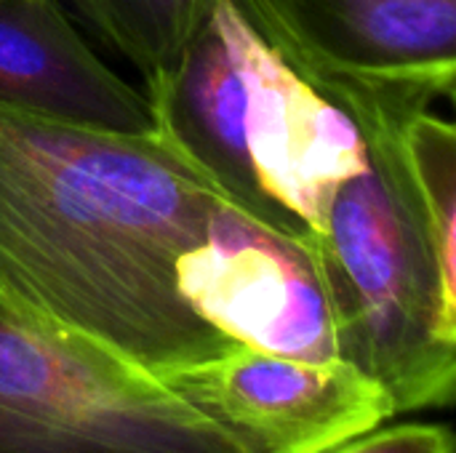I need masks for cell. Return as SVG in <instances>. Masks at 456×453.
<instances>
[{
	"label": "cell",
	"mask_w": 456,
	"mask_h": 453,
	"mask_svg": "<svg viewBox=\"0 0 456 453\" xmlns=\"http://www.w3.org/2000/svg\"><path fill=\"white\" fill-rule=\"evenodd\" d=\"M219 190L155 128L115 133L0 109V296L160 374L227 350L176 262Z\"/></svg>",
	"instance_id": "obj_1"
},
{
	"label": "cell",
	"mask_w": 456,
	"mask_h": 453,
	"mask_svg": "<svg viewBox=\"0 0 456 453\" xmlns=\"http://www.w3.org/2000/svg\"><path fill=\"white\" fill-rule=\"evenodd\" d=\"M144 99L152 128L227 203L299 240L323 235L334 192L369 163L353 117L294 72L235 0H216Z\"/></svg>",
	"instance_id": "obj_2"
},
{
	"label": "cell",
	"mask_w": 456,
	"mask_h": 453,
	"mask_svg": "<svg viewBox=\"0 0 456 453\" xmlns=\"http://www.w3.org/2000/svg\"><path fill=\"white\" fill-rule=\"evenodd\" d=\"M433 104L398 88L342 101L369 163L339 184L315 238L339 355L374 376L398 414L452 406L456 390V270L436 251L403 147L406 120Z\"/></svg>",
	"instance_id": "obj_3"
},
{
	"label": "cell",
	"mask_w": 456,
	"mask_h": 453,
	"mask_svg": "<svg viewBox=\"0 0 456 453\" xmlns=\"http://www.w3.org/2000/svg\"><path fill=\"white\" fill-rule=\"evenodd\" d=\"M0 453H254L152 371L0 296Z\"/></svg>",
	"instance_id": "obj_4"
},
{
	"label": "cell",
	"mask_w": 456,
	"mask_h": 453,
	"mask_svg": "<svg viewBox=\"0 0 456 453\" xmlns=\"http://www.w3.org/2000/svg\"><path fill=\"white\" fill-rule=\"evenodd\" d=\"M176 291L235 344L305 360L342 358L315 238L283 235L224 198L203 238L179 256Z\"/></svg>",
	"instance_id": "obj_5"
},
{
	"label": "cell",
	"mask_w": 456,
	"mask_h": 453,
	"mask_svg": "<svg viewBox=\"0 0 456 453\" xmlns=\"http://www.w3.org/2000/svg\"><path fill=\"white\" fill-rule=\"evenodd\" d=\"M155 376L254 453H329L398 417L390 392L345 358L230 344Z\"/></svg>",
	"instance_id": "obj_6"
},
{
	"label": "cell",
	"mask_w": 456,
	"mask_h": 453,
	"mask_svg": "<svg viewBox=\"0 0 456 453\" xmlns=\"http://www.w3.org/2000/svg\"><path fill=\"white\" fill-rule=\"evenodd\" d=\"M313 88L414 80L454 96L456 0H235Z\"/></svg>",
	"instance_id": "obj_7"
},
{
	"label": "cell",
	"mask_w": 456,
	"mask_h": 453,
	"mask_svg": "<svg viewBox=\"0 0 456 453\" xmlns=\"http://www.w3.org/2000/svg\"><path fill=\"white\" fill-rule=\"evenodd\" d=\"M0 109L115 133L152 131L144 93L94 53L56 0H0Z\"/></svg>",
	"instance_id": "obj_8"
},
{
	"label": "cell",
	"mask_w": 456,
	"mask_h": 453,
	"mask_svg": "<svg viewBox=\"0 0 456 453\" xmlns=\"http://www.w3.org/2000/svg\"><path fill=\"white\" fill-rule=\"evenodd\" d=\"M99 35L158 88L208 21L216 0H75Z\"/></svg>",
	"instance_id": "obj_9"
},
{
	"label": "cell",
	"mask_w": 456,
	"mask_h": 453,
	"mask_svg": "<svg viewBox=\"0 0 456 453\" xmlns=\"http://www.w3.org/2000/svg\"><path fill=\"white\" fill-rule=\"evenodd\" d=\"M454 433L449 425L403 422L385 430L377 427L329 453H454Z\"/></svg>",
	"instance_id": "obj_10"
}]
</instances>
